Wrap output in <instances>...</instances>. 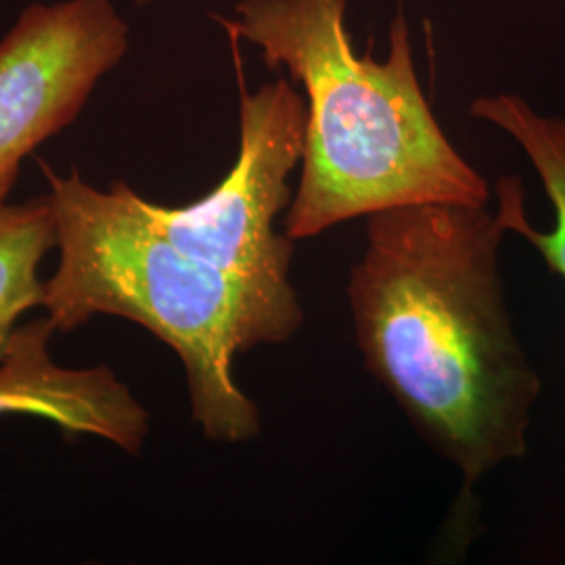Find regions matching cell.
Returning <instances> with one entry per match:
<instances>
[{
  "label": "cell",
  "mask_w": 565,
  "mask_h": 565,
  "mask_svg": "<svg viewBox=\"0 0 565 565\" xmlns=\"http://www.w3.org/2000/svg\"><path fill=\"white\" fill-rule=\"evenodd\" d=\"M128 51L111 0L30 4L0 41V203L23 158L70 126Z\"/></svg>",
  "instance_id": "5"
},
{
  "label": "cell",
  "mask_w": 565,
  "mask_h": 565,
  "mask_svg": "<svg viewBox=\"0 0 565 565\" xmlns=\"http://www.w3.org/2000/svg\"><path fill=\"white\" fill-rule=\"evenodd\" d=\"M499 210L415 203L369 216L348 300L369 373L465 486L525 455L541 380L499 273Z\"/></svg>",
  "instance_id": "1"
},
{
  "label": "cell",
  "mask_w": 565,
  "mask_h": 565,
  "mask_svg": "<svg viewBox=\"0 0 565 565\" xmlns=\"http://www.w3.org/2000/svg\"><path fill=\"white\" fill-rule=\"evenodd\" d=\"M233 39L263 51L306 93L302 177L285 235L310 239L350 218L415 203L486 205L484 177L450 145L425 99L403 13L390 55H356L345 0H242Z\"/></svg>",
  "instance_id": "2"
},
{
  "label": "cell",
  "mask_w": 565,
  "mask_h": 565,
  "mask_svg": "<svg viewBox=\"0 0 565 565\" xmlns=\"http://www.w3.org/2000/svg\"><path fill=\"white\" fill-rule=\"evenodd\" d=\"M239 121V158L221 184L181 207L142 200V210L186 254L302 324V306L289 281L294 239L277 233L275 221L294 198L289 177L302 162L306 102L282 78L256 93H247L242 81Z\"/></svg>",
  "instance_id": "4"
},
{
  "label": "cell",
  "mask_w": 565,
  "mask_h": 565,
  "mask_svg": "<svg viewBox=\"0 0 565 565\" xmlns=\"http://www.w3.org/2000/svg\"><path fill=\"white\" fill-rule=\"evenodd\" d=\"M57 329L34 321L15 331L0 363V415H34L67 436H95L137 455L149 434V413L107 366L65 369L49 342Z\"/></svg>",
  "instance_id": "6"
},
{
  "label": "cell",
  "mask_w": 565,
  "mask_h": 565,
  "mask_svg": "<svg viewBox=\"0 0 565 565\" xmlns=\"http://www.w3.org/2000/svg\"><path fill=\"white\" fill-rule=\"evenodd\" d=\"M139 4H147V2H153V0H137Z\"/></svg>",
  "instance_id": "9"
},
{
  "label": "cell",
  "mask_w": 565,
  "mask_h": 565,
  "mask_svg": "<svg viewBox=\"0 0 565 565\" xmlns=\"http://www.w3.org/2000/svg\"><path fill=\"white\" fill-rule=\"evenodd\" d=\"M57 239L49 193L20 205L0 203V363L11 352L21 315L44 302L39 266Z\"/></svg>",
  "instance_id": "8"
},
{
  "label": "cell",
  "mask_w": 565,
  "mask_h": 565,
  "mask_svg": "<svg viewBox=\"0 0 565 565\" xmlns=\"http://www.w3.org/2000/svg\"><path fill=\"white\" fill-rule=\"evenodd\" d=\"M42 168L60 237V266L44 281L42 302L51 324L72 331L97 315L142 324L184 364L193 422L205 440H254L260 413L235 382V356L287 342L302 324L168 239L126 182L102 191L78 170L60 177Z\"/></svg>",
  "instance_id": "3"
},
{
  "label": "cell",
  "mask_w": 565,
  "mask_h": 565,
  "mask_svg": "<svg viewBox=\"0 0 565 565\" xmlns=\"http://www.w3.org/2000/svg\"><path fill=\"white\" fill-rule=\"evenodd\" d=\"M471 116L505 130L524 149L541 177L555 210L553 231L534 228L524 207V186L513 177L497 184V210L507 233L522 235L545 258L548 268L565 279V118L536 114L524 99L513 95L482 97L471 103Z\"/></svg>",
  "instance_id": "7"
}]
</instances>
